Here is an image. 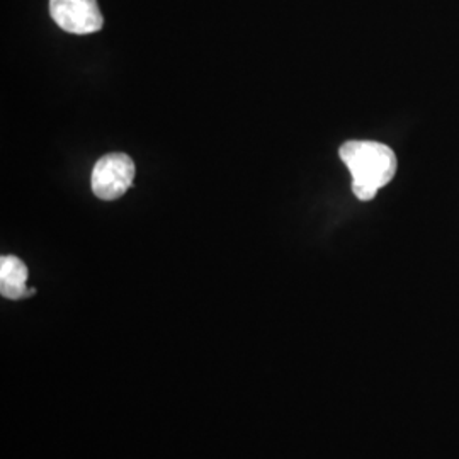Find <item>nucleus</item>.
I'll list each match as a JSON object with an SVG mask.
<instances>
[{"instance_id":"obj_1","label":"nucleus","mask_w":459,"mask_h":459,"mask_svg":"<svg viewBox=\"0 0 459 459\" xmlns=\"http://www.w3.org/2000/svg\"><path fill=\"white\" fill-rule=\"evenodd\" d=\"M339 157L352 176V193L359 201L375 199L377 191L392 182L398 167L394 150L379 142H345Z\"/></svg>"},{"instance_id":"obj_2","label":"nucleus","mask_w":459,"mask_h":459,"mask_svg":"<svg viewBox=\"0 0 459 459\" xmlns=\"http://www.w3.org/2000/svg\"><path fill=\"white\" fill-rule=\"evenodd\" d=\"M134 162L126 153H108L94 165L91 186L102 201H115L133 186Z\"/></svg>"},{"instance_id":"obj_3","label":"nucleus","mask_w":459,"mask_h":459,"mask_svg":"<svg viewBox=\"0 0 459 459\" xmlns=\"http://www.w3.org/2000/svg\"><path fill=\"white\" fill-rule=\"evenodd\" d=\"M49 14L66 33H98L104 26L98 0H49Z\"/></svg>"},{"instance_id":"obj_4","label":"nucleus","mask_w":459,"mask_h":459,"mask_svg":"<svg viewBox=\"0 0 459 459\" xmlns=\"http://www.w3.org/2000/svg\"><path fill=\"white\" fill-rule=\"evenodd\" d=\"M28 267L14 255H4L0 259V291L9 299H21L31 295L33 290H28Z\"/></svg>"}]
</instances>
